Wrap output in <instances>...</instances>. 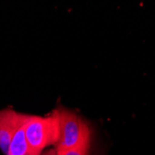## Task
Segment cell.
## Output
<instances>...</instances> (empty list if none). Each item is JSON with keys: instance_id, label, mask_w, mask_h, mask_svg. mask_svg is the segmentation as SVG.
<instances>
[{"instance_id": "6da1fadb", "label": "cell", "mask_w": 155, "mask_h": 155, "mask_svg": "<svg viewBox=\"0 0 155 155\" xmlns=\"http://www.w3.org/2000/svg\"><path fill=\"white\" fill-rule=\"evenodd\" d=\"M59 124V138L56 150L90 145L89 125L77 114L62 107L55 110Z\"/></svg>"}, {"instance_id": "7a4b0ae2", "label": "cell", "mask_w": 155, "mask_h": 155, "mask_svg": "<svg viewBox=\"0 0 155 155\" xmlns=\"http://www.w3.org/2000/svg\"><path fill=\"white\" fill-rule=\"evenodd\" d=\"M25 137L31 155H41L45 148L57 144L59 124L55 110L46 117L31 115L25 125Z\"/></svg>"}, {"instance_id": "3957f363", "label": "cell", "mask_w": 155, "mask_h": 155, "mask_svg": "<svg viewBox=\"0 0 155 155\" xmlns=\"http://www.w3.org/2000/svg\"><path fill=\"white\" fill-rule=\"evenodd\" d=\"M31 115L19 114L11 109L0 110V150L6 155L13 136Z\"/></svg>"}, {"instance_id": "277c9868", "label": "cell", "mask_w": 155, "mask_h": 155, "mask_svg": "<svg viewBox=\"0 0 155 155\" xmlns=\"http://www.w3.org/2000/svg\"><path fill=\"white\" fill-rule=\"evenodd\" d=\"M27 122L28 121H26L13 136L7 155H31L25 137V125Z\"/></svg>"}, {"instance_id": "5b68a950", "label": "cell", "mask_w": 155, "mask_h": 155, "mask_svg": "<svg viewBox=\"0 0 155 155\" xmlns=\"http://www.w3.org/2000/svg\"><path fill=\"white\" fill-rule=\"evenodd\" d=\"M90 145L81 146L72 149L56 150V155H88Z\"/></svg>"}, {"instance_id": "8992f818", "label": "cell", "mask_w": 155, "mask_h": 155, "mask_svg": "<svg viewBox=\"0 0 155 155\" xmlns=\"http://www.w3.org/2000/svg\"><path fill=\"white\" fill-rule=\"evenodd\" d=\"M41 155H56V150H49L46 152H44L43 154Z\"/></svg>"}]
</instances>
